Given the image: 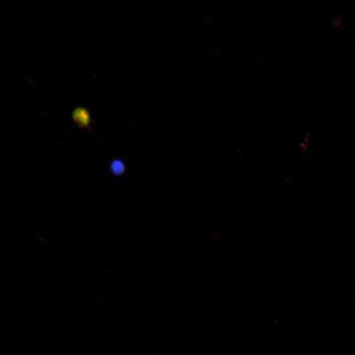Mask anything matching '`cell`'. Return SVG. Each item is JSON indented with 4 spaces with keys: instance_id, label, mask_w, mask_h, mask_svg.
<instances>
[{
    "instance_id": "7a4b0ae2",
    "label": "cell",
    "mask_w": 355,
    "mask_h": 355,
    "mask_svg": "<svg viewBox=\"0 0 355 355\" xmlns=\"http://www.w3.org/2000/svg\"><path fill=\"white\" fill-rule=\"evenodd\" d=\"M109 170L113 175L120 176L125 173L126 165L121 159H114L110 163Z\"/></svg>"
},
{
    "instance_id": "6da1fadb",
    "label": "cell",
    "mask_w": 355,
    "mask_h": 355,
    "mask_svg": "<svg viewBox=\"0 0 355 355\" xmlns=\"http://www.w3.org/2000/svg\"><path fill=\"white\" fill-rule=\"evenodd\" d=\"M71 117L76 125L81 129H88L91 126V114L84 107L79 106L75 108L71 113Z\"/></svg>"
}]
</instances>
